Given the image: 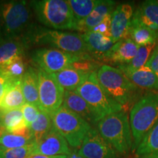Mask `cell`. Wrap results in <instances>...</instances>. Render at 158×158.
<instances>
[{
  "label": "cell",
  "instance_id": "5",
  "mask_svg": "<svg viewBox=\"0 0 158 158\" xmlns=\"http://www.w3.org/2000/svg\"><path fill=\"white\" fill-rule=\"evenodd\" d=\"M97 77L106 93L123 108L134 100L138 88L118 68L102 64L97 70Z\"/></svg>",
  "mask_w": 158,
  "mask_h": 158
},
{
  "label": "cell",
  "instance_id": "31",
  "mask_svg": "<svg viewBox=\"0 0 158 158\" xmlns=\"http://www.w3.org/2000/svg\"><path fill=\"white\" fill-rule=\"evenodd\" d=\"M2 68L13 82H20L27 70L23 57H19L12 61Z\"/></svg>",
  "mask_w": 158,
  "mask_h": 158
},
{
  "label": "cell",
  "instance_id": "38",
  "mask_svg": "<svg viewBox=\"0 0 158 158\" xmlns=\"http://www.w3.org/2000/svg\"><path fill=\"white\" fill-rule=\"evenodd\" d=\"M3 39V25H2V8L0 3V42Z\"/></svg>",
  "mask_w": 158,
  "mask_h": 158
},
{
  "label": "cell",
  "instance_id": "21",
  "mask_svg": "<svg viewBox=\"0 0 158 158\" xmlns=\"http://www.w3.org/2000/svg\"><path fill=\"white\" fill-rule=\"evenodd\" d=\"M133 19L158 33V1L148 0L142 2L134 12Z\"/></svg>",
  "mask_w": 158,
  "mask_h": 158
},
{
  "label": "cell",
  "instance_id": "11",
  "mask_svg": "<svg viewBox=\"0 0 158 158\" xmlns=\"http://www.w3.org/2000/svg\"><path fill=\"white\" fill-rule=\"evenodd\" d=\"M78 152L84 158H117V152L95 128L90 130Z\"/></svg>",
  "mask_w": 158,
  "mask_h": 158
},
{
  "label": "cell",
  "instance_id": "15",
  "mask_svg": "<svg viewBox=\"0 0 158 158\" xmlns=\"http://www.w3.org/2000/svg\"><path fill=\"white\" fill-rule=\"evenodd\" d=\"M116 8V2L110 0H100L98 5L89 16L78 23V31L87 32L96 27L108 15L112 14Z\"/></svg>",
  "mask_w": 158,
  "mask_h": 158
},
{
  "label": "cell",
  "instance_id": "4",
  "mask_svg": "<svg viewBox=\"0 0 158 158\" xmlns=\"http://www.w3.org/2000/svg\"><path fill=\"white\" fill-rule=\"evenodd\" d=\"M133 135V149H136L143 138L158 122V93L149 92L133 105L130 112Z\"/></svg>",
  "mask_w": 158,
  "mask_h": 158
},
{
  "label": "cell",
  "instance_id": "34",
  "mask_svg": "<svg viewBox=\"0 0 158 158\" xmlns=\"http://www.w3.org/2000/svg\"><path fill=\"white\" fill-rule=\"evenodd\" d=\"M111 15H108L101 23H99L96 27L92 29V31L100 33L106 36L110 37V21H111Z\"/></svg>",
  "mask_w": 158,
  "mask_h": 158
},
{
  "label": "cell",
  "instance_id": "18",
  "mask_svg": "<svg viewBox=\"0 0 158 158\" xmlns=\"http://www.w3.org/2000/svg\"><path fill=\"white\" fill-rule=\"evenodd\" d=\"M27 48L21 37L2 39L0 42V68L15 59L24 56Z\"/></svg>",
  "mask_w": 158,
  "mask_h": 158
},
{
  "label": "cell",
  "instance_id": "39",
  "mask_svg": "<svg viewBox=\"0 0 158 158\" xmlns=\"http://www.w3.org/2000/svg\"><path fill=\"white\" fill-rule=\"evenodd\" d=\"M28 158H54V157H48V156L41 155V154L34 152L31 154V155H29Z\"/></svg>",
  "mask_w": 158,
  "mask_h": 158
},
{
  "label": "cell",
  "instance_id": "29",
  "mask_svg": "<svg viewBox=\"0 0 158 158\" xmlns=\"http://www.w3.org/2000/svg\"><path fill=\"white\" fill-rule=\"evenodd\" d=\"M52 127L53 123L51 116L43 110H40L38 118L29 127L35 143L38 142L52 129Z\"/></svg>",
  "mask_w": 158,
  "mask_h": 158
},
{
  "label": "cell",
  "instance_id": "23",
  "mask_svg": "<svg viewBox=\"0 0 158 158\" xmlns=\"http://www.w3.org/2000/svg\"><path fill=\"white\" fill-rule=\"evenodd\" d=\"M26 102L21 81L14 83L7 90L0 100V112L20 109Z\"/></svg>",
  "mask_w": 158,
  "mask_h": 158
},
{
  "label": "cell",
  "instance_id": "42",
  "mask_svg": "<svg viewBox=\"0 0 158 158\" xmlns=\"http://www.w3.org/2000/svg\"><path fill=\"white\" fill-rule=\"evenodd\" d=\"M0 120H1V113H0ZM0 124H1V123H0Z\"/></svg>",
  "mask_w": 158,
  "mask_h": 158
},
{
  "label": "cell",
  "instance_id": "13",
  "mask_svg": "<svg viewBox=\"0 0 158 158\" xmlns=\"http://www.w3.org/2000/svg\"><path fill=\"white\" fill-rule=\"evenodd\" d=\"M71 152L68 142L54 127L38 142L35 143V153L50 157L68 155Z\"/></svg>",
  "mask_w": 158,
  "mask_h": 158
},
{
  "label": "cell",
  "instance_id": "7",
  "mask_svg": "<svg viewBox=\"0 0 158 158\" xmlns=\"http://www.w3.org/2000/svg\"><path fill=\"white\" fill-rule=\"evenodd\" d=\"M53 127L73 149H79L92 126L72 110L62 106L51 116Z\"/></svg>",
  "mask_w": 158,
  "mask_h": 158
},
{
  "label": "cell",
  "instance_id": "14",
  "mask_svg": "<svg viewBox=\"0 0 158 158\" xmlns=\"http://www.w3.org/2000/svg\"><path fill=\"white\" fill-rule=\"evenodd\" d=\"M81 36L90 56L92 59L106 61L115 44L111 37L92 31L82 33Z\"/></svg>",
  "mask_w": 158,
  "mask_h": 158
},
{
  "label": "cell",
  "instance_id": "10",
  "mask_svg": "<svg viewBox=\"0 0 158 158\" xmlns=\"http://www.w3.org/2000/svg\"><path fill=\"white\" fill-rule=\"evenodd\" d=\"M39 86L40 109L51 116L63 104L64 92L54 75L41 69L37 70Z\"/></svg>",
  "mask_w": 158,
  "mask_h": 158
},
{
  "label": "cell",
  "instance_id": "9",
  "mask_svg": "<svg viewBox=\"0 0 158 158\" xmlns=\"http://www.w3.org/2000/svg\"><path fill=\"white\" fill-rule=\"evenodd\" d=\"M31 59L39 69L49 74H54L69 68L74 62L81 59L92 60L93 59L89 54L76 55L59 49L42 47L32 51Z\"/></svg>",
  "mask_w": 158,
  "mask_h": 158
},
{
  "label": "cell",
  "instance_id": "37",
  "mask_svg": "<svg viewBox=\"0 0 158 158\" xmlns=\"http://www.w3.org/2000/svg\"><path fill=\"white\" fill-rule=\"evenodd\" d=\"M54 158H84V157L81 155L78 152V151H74V152H71L70 154H68V155L58 156V157H56Z\"/></svg>",
  "mask_w": 158,
  "mask_h": 158
},
{
  "label": "cell",
  "instance_id": "3",
  "mask_svg": "<svg viewBox=\"0 0 158 158\" xmlns=\"http://www.w3.org/2000/svg\"><path fill=\"white\" fill-rule=\"evenodd\" d=\"M100 135L119 154H126L133 149V140L130 118L124 110L110 114L97 123Z\"/></svg>",
  "mask_w": 158,
  "mask_h": 158
},
{
  "label": "cell",
  "instance_id": "25",
  "mask_svg": "<svg viewBox=\"0 0 158 158\" xmlns=\"http://www.w3.org/2000/svg\"><path fill=\"white\" fill-rule=\"evenodd\" d=\"M0 113H1L0 123L7 133L15 134L21 130L28 127L23 118L21 108L6 110Z\"/></svg>",
  "mask_w": 158,
  "mask_h": 158
},
{
  "label": "cell",
  "instance_id": "26",
  "mask_svg": "<svg viewBox=\"0 0 158 158\" xmlns=\"http://www.w3.org/2000/svg\"><path fill=\"white\" fill-rule=\"evenodd\" d=\"M136 150L139 157L147 155H158V122L147 135L144 136Z\"/></svg>",
  "mask_w": 158,
  "mask_h": 158
},
{
  "label": "cell",
  "instance_id": "30",
  "mask_svg": "<svg viewBox=\"0 0 158 158\" xmlns=\"http://www.w3.org/2000/svg\"><path fill=\"white\" fill-rule=\"evenodd\" d=\"M32 143H35L32 137L15 135L7 132L0 138V147L7 149L23 147Z\"/></svg>",
  "mask_w": 158,
  "mask_h": 158
},
{
  "label": "cell",
  "instance_id": "33",
  "mask_svg": "<svg viewBox=\"0 0 158 158\" xmlns=\"http://www.w3.org/2000/svg\"><path fill=\"white\" fill-rule=\"evenodd\" d=\"M21 110L22 111L26 123L29 127H30L31 124L36 121L41 110L37 106L29 103H25L21 107Z\"/></svg>",
  "mask_w": 158,
  "mask_h": 158
},
{
  "label": "cell",
  "instance_id": "36",
  "mask_svg": "<svg viewBox=\"0 0 158 158\" xmlns=\"http://www.w3.org/2000/svg\"><path fill=\"white\" fill-rule=\"evenodd\" d=\"M146 66L152 70L158 78V43L156 45Z\"/></svg>",
  "mask_w": 158,
  "mask_h": 158
},
{
  "label": "cell",
  "instance_id": "2",
  "mask_svg": "<svg viewBox=\"0 0 158 158\" xmlns=\"http://www.w3.org/2000/svg\"><path fill=\"white\" fill-rule=\"evenodd\" d=\"M37 21L55 30L78 31V22L69 5L68 0H40L31 1Z\"/></svg>",
  "mask_w": 158,
  "mask_h": 158
},
{
  "label": "cell",
  "instance_id": "27",
  "mask_svg": "<svg viewBox=\"0 0 158 158\" xmlns=\"http://www.w3.org/2000/svg\"><path fill=\"white\" fill-rule=\"evenodd\" d=\"M157 44V43L143 45V46H139L137 54L133 59V60L129 64L118 66V69L121 70H133L146 66L152 53Z\"/></svg>",
  "mask_w": 158,
  "mask_h": 158
},
{
  "label": "cell",
  "instance_id": "22",
  "mask_svg": "<svg viewBox=\"0 0 158 158\" xmlns=\"http://www.w3.org/2000/svg\"><path fill=\"white\" fill-rule=\"evenodd\" d=\"M122 71L137 88L143 89H158L157 76L147 66L136 70Z\"/></svg>",
  "mask_w": 158,
  "mask_h": 158
},
{
  "label": "cell",
  "instance_id": "40",
  "mask_svg": "<svg viewBox=\"0 0 158 158\" xmlns=\"http://www.w3.org/2000/svg\"><path fill=\"white\" fill-rule=\"evenodd\" d=\"M138 158H158V155L156 154H152V155H143L141 156Z\"/></svg>",
  "mask_w": 158,
  "mask_h": 158
},
{
  "label": "cell",
  "instance_id": "24",
  "mask_svg": "<svg viewBox=\"0 0 158 158\" xmlns=\"http://www.w3.org/2000/svg\"><path fill=\"white\" fill-rule=\"evenodd\" d=\"M130 38L138 46H143L157 43L158 33L152 30L147 26L133 18L130 31Z\"/></svg>",
  "mask_w": 158,
  "mask_h": 158
},
{
  "label": "cell",
  "instance_id": "6",
  "mask_svg": "<svg viewBox=\"0 0 158 158\" xmlns=\"http://www.w3.org/2000/svg\"><path fill=\"white\" fill-rule=\"evenodd\" d=\"M92 108L97 123L110 114L123 110V107L106 93L97 77V71L92 72L76 90Z\"/></svg>",
  "mask_w": 158,
  "mask_h": 158
},
{
  "label": "cell",
  "instance_id": "1",
  "mask_svg": "<svg viewBox=\"0 0 158 158\" xmlns=\"http://www.w3.org/2000/svg\"><path fill=\"white\" fill-rule=\"evenodd\" d=\"M27 48L49 46V48L81 55L88 54L81 34L55 30L33 24L21 37Z\"/></svg>",
  "mask_w": 158,
  "mask_h": 158
},
{
  "label": "cell",
  "instance_id": "32",
  "mask_svg": "<svg viewBox=\"0 0 158 158\" xmlns=\"http://www.w3.org/2000/svg\"><path fill=\"white\" fill-rule=\"evenodd\" d=\"M35 143L14 149L0 147V158H28L35 152Z\"/></svg>",
  "mask_w": 158,
  "mask_h": 158
},
{
  "label": "cell",
  "instance_id": "41",
  "mask_svg": "<svg viewBox=\"0 0 158 158\" xmlns=\"http://www.w3.org/2000/svg\"><path fill=\"white\" fill-rule=\"evenodd\" d=\"M5 133H6L5 129L1 125V124H0V138H1Z\"/></svg>",
  "mask_w": 158,
  "mask_h": 158
},
{
  "label": "cell",
  "instance_id": "19",
  "mask_svg": "<svg viewBox=\"0 0 158 158\" xmlns=\"http://www.w3.org/2000/svg\"><path fill=\"white\" fill-rule=\"evenodd\" d=\"M91 73L85 72L70 66L53 75L64 91H74L84 83Z\"/></svg>",
  "mask_w": 158,
  "mask_h": 158
},
{
  "label": "cell",
  "instance_id": "28",
  "mask_svg": "<svg viewBox=\"0 0 158 158\" xmlns=\"http://www.w3.org/2000/svg\"><path fill=\"white\" fill-rule=\"evenodd\" d=\"M77 22L86 19L98 5L100 0H68Z\"/></svg>",
  "mask_w": 158,
  "mask_h": 158
},
{
  "label": "cell",
  "instance_id": "8",
  "mask_svg": "<svg viewBox=\"0 0 158 158\" xmlns=\"http://www.w3.org/2000/svg\"><path fill=\"white\" fill-rule=\"evenodd\" d=\"M3 39L21 37L34 23H31V7L27 1L1 3Z\"/></svg>",
  "mask_w": 158,
  "mask_h": 158
},
{
  "label": "cell",
  "instance_id": "16",
  "mask_svg": "<svg viewBox=\"0 0 158 158\" xmlns=\"http://www.w3.org/2000/svg\"><path fill=\"white\" fill-rule=\"evenodd\" d=\"M62 106L80 116L90 124H97L95 116L92 108L76 90L65 91Z\"/></svg>",
  "mask_w": 158,
  "mask_h": 158
},
{
  "label": "cell",
  "instance_id": "20",
  "mask_svg": "<svg viewBox=\"0 0 158 158\" xmlns=\"http://www.w3.org/2000/svg\"><path fill=\"white\" fill-rule=\"evenodd\" d=\"M21 89L26 102L40 108L39 86L37 70L29 66L21 81Z\"/></svg>",
  "mask_w": 158,
  "mask_h": 158
},
{
  "label": "cell",
  "instance_id": "35",
  "mask_svg": "<svg viewBox=\"0 0 158 158\" xmlns=\"http://www.w3.org/2000/svg\"><path fill=\"white\" fill-rule=\"evenodd\" d=\"M15 82H13L7 74L4 72L2 68H0V100L2 98L4 94L7 92V90ZM16 83V82H15Z\"/></svg>",
  "mask_w": 158,
  "mask_h": 158
},
{
  "label": "cell",
  "instance_id": "17",
  "mask_svg": "<svg viewBox=\"0 0 158 158\" xmlns=\"http://www.w3.org/2000/svg\"><path fill=\"white\" fill-rule=\"evenodd\" d=\"M138 48L130 38L122 40L114 45L106 61L118 64V66L129 64L137 54Z\"/></svg>",
  "mask_w": 158,
  "mask_h": 158
},
{
  "label": "cell",
  "instance_id": "12",
  "mask_svg": "<svg viewBox=\"0 0 158 158\" xmlns=\"http://www.w3.org/2000/svg\"><path fill=\"white\" fill-rule=\"evenodd\" d=\"M134 11L130 4H120L116 7L111 15L110 37L114 43L122 40L130 38Z\"/></svg>",
  "mask_w": 158,
  "mask_h": 158
}]
</instances>
